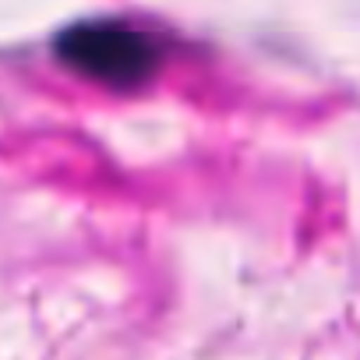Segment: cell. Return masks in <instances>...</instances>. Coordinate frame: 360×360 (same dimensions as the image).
<instances>
[{
	"label": "cell",
	"instance_id": "obj_1",
	"mask_svg": "<svg viewBox=\"0 0 360 360\" xmlns=\"http://www.w3.org/2000/svg\"><path fill=\"white\" fill-rule=\"evenodd\" d=\"M53 53L68 71L106 89H141L166 60L162 36L124 18L75 22L53 39Z\"/></svg>",
	"mask_w": 360,
	"mask_h": 360
}]
</instances>
